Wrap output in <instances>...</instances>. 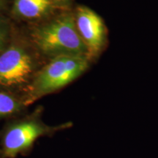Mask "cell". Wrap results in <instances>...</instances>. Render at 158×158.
<instances>
[{
	"label": "cell",
	"instance_id": "5b68a950",
	"mask_svg": "<svg viewBox=\"0 0 158 158\" xmlns=\"http://www.w3.org/2000/svg\"><path fill=\"white\" fill-rule=\"evenodd\" d=\"M45 129L35 122H25L11 127L4 139V150L7 157H13L22 150L30 147Z\"/></svg>",
	"mask_w": 158,
	"mask_h": 158
},
{
	"label": "cell",
	"instance_id": "3957f363",
	"mask_svg": "<svg viewBox=\"0 0 158 158\" xmlns=\"http://www.w3.org/2000/svg\"><path fill=\"white\" fill-rule=\"evenodd\" d=\"M74 18L78 34L87 48L89 59L98 58L108 43V29L103 19L85 6L76 9Z\"/></svg>",
	"mask_w": 158,
	"mask_h": 158
},
{
	"label": "cell",
	"instance_id": "277c9868",
	"mask_svg": "<svg viewBox=\"0 0 158 158\" xmlns=\"http://www.w3.org/2000/svg\"><path fill=\"white\" fill-rule=\"evenodd\" d=\"M34 71V61L24 48L18 45L0 55V86L16 87L29 81Z\"/></svg>",
	"mask_w": 158,
	"mask_h": 158
},
{
	"label": "cell",
	"instance_id": "7a4b0ae2",
	"mask_svg": "<svg viewBox=\"0 0 158 158\" xmlns=\"http://www.w3.org/2000/svg\"><path fill=\"white\" fill-rule=\"evenodd\" d=\"M91 61L77 55H61L53 58L37 75L34 87L37 94H45L64 87L81 76Z\"/></svg>",
	"mask_w": 158,
	"mask_h": 158
},
{
	"label": "cell",
	"instance_id": "9c48e42d",
	"mask_svg": "<svg viewBox=\"0 0 158 158\" xmlns=\"http://www.w3.org/2000/svg\"><path fill=\"white\" fill-rule=\"evenodd\" d=\"M59 1H61V2H68V1H70V0H59Z\"/></svg>",
	"mask_w": 158,
	"mask_h": 158
},
{
	"label": "cell",
	"instance_id": "8992f818",
	"mask_svg": "<svg viewBox=\"0 0 158 158\" xmlns=\"http://www.w3.org/2000/svg\"><path fill=\"white\" fill-rule=\"evenodd\" d=\"M51 0H15V11L27 19H37L48 13L51 8Z\"/></svg>",
	"mask_w": 158,
	"mask_h": 158
},
{
	"label": "cell",
	"instance_id": "52a82bcc",
	"mask_svg": "<svg viewBox=\"0 0 158 158\" xmlns=\"http://www.w3.org/2000/svg\"><path fill=\"white\" fill-rule=\"evenodd\" d=\"M19 102L9 94L0 92V116H7L18 111Z\"/></svg>",
	"mask_w": 158,
	"mask_h": 158
},
{
	"label": "cell",
	"instance_id": "ba28073f",
	"mask_svg": "<svg viewBox=\"0 0 158 158\" xmlns=\"http://www.w3.org/2000/svg\"><path fill=\"white\" fill-rule=\"evenodd\" d=\"M5 28H4L2 25L0 24V50L2 49L4 41H5Z\"/></svg>",
	"mask_w": 158,
	"mask_h": 158
},
{
	"label": "cell",
	"instance_id": "6da1fadb",
	"mask_svg": "<svg viewBox=\"0 0 158 158\" xmlns=\"http://www.w3.org/2000/svg\"><path fill=\"white\" fill-rule=\"evenodd\" d=\"M31 39L40 51L49 56L77 55L88 58L87 48L78 34L72 14L62 15L35 29Z\"/></svg>",
	"mask_w": 158,
	"mask_h": 158
}]
</instances>
